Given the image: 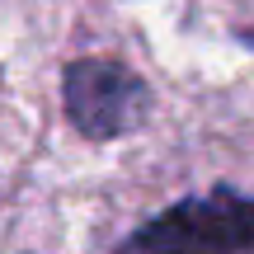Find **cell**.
Segmentation results:
<instances>
[{"instance_id":"6da1fadb","label":"cell","mask_w":254,"mask_h":254,"mask_svg":"<svg viewBox=\"0 0 254 254\" xmlns=\"http://www.w3.org/2000/svg\"><path fill=\"white\" fill-rule=\"evenodd\" d=\"M118 254H254V198L236 189L179 198L136 226Z\"/></svg>"},{"instance_id":"7a4b0ae2","label":"cell","mask_w":254,"mask_h":254,"mask_svg":"<svg viewBox=\"0 0 254 254\" xmlns=\"http://www.w3.org/2000/svg\"><path fill=\"white\" fill-rule=\"evenodd\" d=\"M62 94H66V118L94 141H113V136L132 132L151 113L146 80L132 66L109 62V57L71 62L62 75Z\"/></svg>"}]
</instances>
